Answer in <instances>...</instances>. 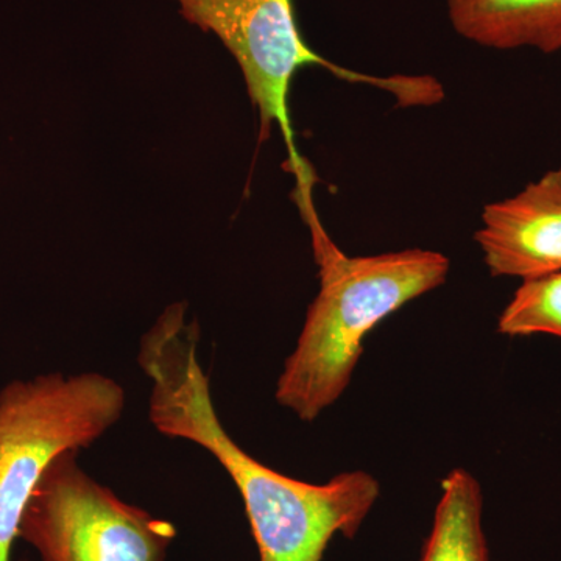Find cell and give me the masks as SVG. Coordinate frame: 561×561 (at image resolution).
<instances>
[{
	"label": "cell",
	"mask_w": 561,
	"mask_h": 561,
	"mask_svg": "<svg viewBox=\"0 0 561 561\" xmlns=\"http://www.w3.org/2000/svg\"><path fill=\"white\" fill-rule=\"evenodd\" d=\"M201 328L169 321L147 332L138 362L151 381L149 419L165 437L213 454L241 493L257 561H323L334 537H356L381 485L365 471L308 483L253 459L220 423L198 359Z\"/></svg>",
	"instance_id": "obj_1"
},
{
	"label": "cell",
	"mask_w": 561,
	"mask_h": 561,
	"mask_svg": "<svg viewBox=\"0 0 561 561\" xmlns=\"http://www.w3.org/2000/svg\"><path fill=\"white\" fill-rule=\"evenodd\" d=\"M301 210L312 232L320 291L284 362L275 398L312 423L348 389L365 337L402 306L445 284L451 262L423 249L346 256L324 234L313 206Z\"/></svg>",
	"instance_id": "obj_2"
},
{
	"label": "cell",
	"mask_w": 561,
	"mask_h": 561,
	"mask_svg": "<svg viewBox=\"0 0 561 561\" xmlns=\"http://www.w3.org/2000/svg\"><path fill=\"white\" fill-rule=\"evenodd\" d=\"M184 21L210 33L241 68L250 101L261 119V139L278 128L289 151V169L297 176L298 194H309L313 175L295 144L289 94L295 73L308 66L330 70L346 81L375 84L391 92L400 105H432L440 101V84L431 77L375 79L341 68L306 43L294 0H173Z\"/></svg>",
	"instance_id": "obj_3"
},
{
	"label": "cell",
	"mask_w": 561,
	"mask_h": 561,
	"mask_svg": "<svg viewBox=\"0 0 561 561\" xmlns=\"http://www.w3.org/2000/svg\"><path fill=\"white\" fill-rule=\"evenodd\" d=\"M125 390L101 373L41 375L0 390V561H11L33 491L54 459L121 420Z\"/></svg>",
	"instance_id": "obj_4"
},
{
	"label": "cell",
	"mask_w": 561,
	"mask_h": 561,
	"mask_svg": "<svg viewBox=\"0 0 561 561\" xmlns=\"http://www.w3.org/2000/svg\"><path fill=\"white\" fill-rule=\"evenodd\" d=\"M79 453L60 454L44 472L22 515L21 540L43 561H165L176 527L95 482Z\"/></svg>",
	"instance_id": "obj_5"
},
{
	"label": "cell",
	"mask_w": 561,
	"mask_h": 561,
	"mask_svg": "<svg viewBox=\"0 0 561 561\" xmlns=\"http://www.w3.org/2000/svg\"><path fill=\"white\" fill-rule=\"evenodd\" d=\"M474 241L493 276L524 280L561 272V165L486 205Z\"/></svg>",
	"instance_id": "obj_6"
},
{
	"label": "cell",
	"mask_w": 561,
	"mask_h": 561,
	"mask_svg": "<svg viewBox=\"0 0 561 561\" xmlns=\"http://www.w3.org/2000/svg\"><path fill=\"white\" fill-rule=\"evenodd\" d=\"M461 38L494 50H561V0H445Z\"/></svg>",
	"instance_id": "obj_7"
},
{
	"label": "cell",
	"mask_w": 561,
	"mask_h": 561,
	"mask_svg": "<svg viewBox=\"0 0 561 561\" xmlns=\"http://www.w3.org/2000/svg\"><path fill=\"white\" fill-rule=\"evenodd\" d=\"M482 515L478 479L463 468L449 472L420 561H490Z\"/></svg>",
	"instance_id": "obj_8"
},
{
	"label": "cell",
	"mask_w": 561,
	"mask_h": 561,
	"mask_svg": "<svg viewBox=\"0 0 561 561\" xmlns=\"http://www.w3.org/2000/svg\"><path fill=\"white\" fill-rule=\"evenodd\" d=\"M507 337L548 334L561 339V272L524 279L497 320Z\"/></svg>",
	"instance_id": "obj_9"
}]
</instances>
